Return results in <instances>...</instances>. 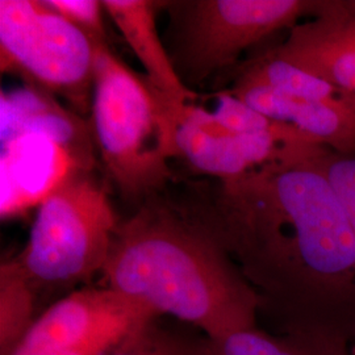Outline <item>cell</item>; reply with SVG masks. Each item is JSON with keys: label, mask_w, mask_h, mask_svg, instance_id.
I'll use <instances>...</instances> for the list:
<instances>
[{"label": "cell", "mask_w": 355, "mask_h": 355, "mask_svg": "<svg viewBox=\"0 0 355 355\" xmlns=\"http://www.w3.org/2000/svg\"><path fill=\"white\" fill-rule=\"evenodd\" d=\"M91 132L103 165L121 193L144 203L173 179L179 158L177 119L146 76L96 42Z\"/></svg>", "instance_id": "3"}, {"label": "cell", "mask_w": 355, "mask_h": 355, "mask_svg": "<svg viewBox=\"0 0 355 355\" xmlns=\"http://www.w3.org/2000/svg\"><path fill=\"white\" fill-rule=\"evenodd\" d=\"M37 293L13 259L0 266V355H10L31 329Z\"/></svg>", "instance_id": "15"}, {"label": "cell", "mask_w": 355, "mask_h": 355, "mask_svg": "<svg viewBox=\"0 0 355 355\" xmlns=\"http://www.w3.org/2000/svg\"><path fill=\"white\" fill-rule=\"evenodd\" d=\"M316 6L318 0L165 1L171 16L167 51L191 89L236 66L259 42L311 19Z\"/></svg>", "instance_id": "5"}, {"label": "cell", "mask_w": 355, "mask_h": 355, "mask_svg": "<svg viewBox=\"0 0 355 355\" xmlns=\"http://www.w3.org/2000/svg\"><path fill=\"white\" fill-rule=\"evenodd\" d=\"M179 158L207 177L227 182L318 145L296 144L270 135H248L221 124L214 111L190 103L177 116Z\"/></svg>", "instance_id": "8"}, {"label": "cell", "mask_w": 355, "mask_h": 355, "mask_svg": "<svg viewBox=\"0 0 355 355\" xmlns=\"http://www.w3.org/2000/svg\"><path fill=\"white\" fill-rule=\"evenodd\" d=\"M295 153L218 182L192 212L228 252L278 334L350 341L355 334V230L312 155Z\"/></svg>", "instance_id": "1"}, {"label": "cell", "mask_w": 355, "mask_h": 355, "mask_svg": "<svg viewBox=\"0 0 355 355\" xmlns=\"http://www.w3.org/2000/svg\"><path fill=\"white\" fill-rule=\"evenodd\" d=\"M154 318L129 334L110 355H216L215 343L203 333Z\"/></svg>", "instance_id": "16"}, {"label": "cell", "mask_w": 355, "mask_h": 355, "mask_svg": "<svg viewBox=\"0 0 355 355\" xmlns=\"http://www.w3.org/2000/svg\"><path fill=\"white\" fill-rule=\"evenodd\" d=\"M154 318L150 308L121 292L86 286L40 313L10 355H110Z\"/></svg>", "instance_id": "7"}, {"label": "cell", "mask_w": 355, "mask_h": 355, "mask_svg": "<svg viewBox=\"0 0 355 355\" xmlns=\"http://www.w3.org/2000/svg\"><path fill=\"white\" fill-rule=\"evenodd\" d=\"M38 133L64 145L91 167V128L48 94L26 87L1 94V141Z\"/></svg>", "instance_id": "13"}, {"label": "cell", "mask_w": 355, "mask_h": 355, "mask_svg": "<svg viewBox=\"0 0 355 355\" xmlns=\"http://www.w3.org/2000/svg\"><path fill=\"white\" fill-rule=\"evenodd\" d=\"M216 102L214 114L217 120L230 130L248 135H270L296 144L318 145L296 128L258 112L253 107L232 95L228 89L217 92Z\"/></svg>", "instance_id": "17"}, {"label": "cell", "mask_w": 355, "mask_h": 355, "mask_svg": "<svg viewBox=\"0 0 355 355\" xmlns=\"http://www.w3.org/2000/svg\"><path fill=\"white\" fill-rule=\"evenodd\" d=\"M89 168L64 145L44 135L26 133L3 141L1 218L40 205L67 180Z\"/></svg>", "instance_id": "10"}, {"label": "cell", "mask_w": 355, "mask_h": 355, "mask_svg": "<svg viewBox=\"0 0 355 355\" xmlns=\"http://www.w3.org/2000/svg\"><path fill=\"white\" fill-rule=\"evenodd\" d=\"M94 61V42L44 0L0 1L1 73L85 116L92 107Z\"/></svg>", "instance_id": "6"}, {"label": "cell", "mask_w": 355, "mask_h": 355, "mask_svg": "<svg viewBox=\"0 0 355 355\" xmlns=\"http://www.w3.org/2000/svg\"><path fill=\"white\" fill-rule=\"evenodd\" d=\"M232 95L270 119L288 124L322 148L355 153V94L336 102L292 98L277 91L233 83Z\"/></svg>", "instance_id": "11"}, {"label": "cell", "mask_w": 355, "mask_h": 355, "mask_svg": "<svg viewBox=\"0 0 355 355\" xmlns=\"http://www.w3.org/2000/svg\"><path fill=\"white\" fill-rule=\"evenodd\" d=\"M345 355H355V334L347 343V349H346V354Z\"/></svg>", "instance_id": "20"}, {"label": "cell", "mask_w": 355, "mask_h": 355, "mask_svg": "<svg viewBox=\"0 0 355 355\" xmlns=\"http://www.w3.org/2000/svg\"><path fill=\"white\" fill-rule=\"evenodd\" d=\"M101 284L220 341L258 327L253 286L190 207L149 198L120 221Z\"/></svg>", "instance_id": "2"}, {"label": "cell", "mask_w": 355, "mask_h": 355, "mask_svg": "<svg viewBox=\"0 0 355 355\" xmlns=\"http://www.w3.org/2000/svg\"><path fill=\"white\" fill-rule=\"evenodd\" d=\"M271 51L355 94V0H318L313 16L293 26Z\"/></svg>", "instance_id": "9"}, {"label": "cell", "mask_w": 355, "mask_h": 355, "mask_svg": "<svg viewBox=\"0 0 355 355\" xmlns=\"http://www.w3.org/2000/svg\"><path fill=\"white\" fill-rule=\"evenodd\" d=\"M119 224L107 191L82 173L38 205L28 242L12 259L37 295L76 291L101 277Z\"/></svg>", "instance_id": "4"}, {"label": "cell", "mask_w": 355, "mask_h": 355, "mask_svg": "<svg viewBox=\"0 0 355 355\" xmlns=\"http://www.w3.org/2000/svg\"><path fill=\"white\" fill-rule=\"evenodd\" d=\"M53 11L80 29L94 42H108L102 1L98 0H44Z\"/></svg>", "instance_id": "19"}, {"label": "cell", "mask_w": 355, "mask_h": 355, "mask_svg": "<svg viewBox=\"0 0 355 355\" xmlns=\"http://www.w3.org/2000/svg\"><path fill=\"white\" fill-rule=\"evenodd\" d=\"M105 15L111 17L128 45L146 71V78L164 96L175 117L184 105L195 103L196 94L178 74L171 55L158 32V13L165 1L103 0Z\"/></svg>", "instance_id": "12"}, {"label": "cell", "mask_w": 355, "mask_h": 355, "mask_svg": "<svg viewBox=\"0 0 355 355\" xmlns=\"http://www.w3.org/2000/svg\"><path fill=\"white\" fill-rule=\"evenodd\" d=\"M312 159L340 193L355 230V153L340 154L320 148L313 153Z\"/></svg>", "instance_id": "18"}, {"label": "cell", "mask_w": 355, "mask_h": 355, "mask_svg": "<svg viewBox=\"0 0 355 355\" xmlns=\"http://www.w3.org/2000/svg\"><path fill=\"white\" fill-rule=\"evenodd\" d=\"M216 355H345L349 341L292 334H270L257 328L214 341Z\"/></svg>", "instance_id": "14"}]
</instances>
